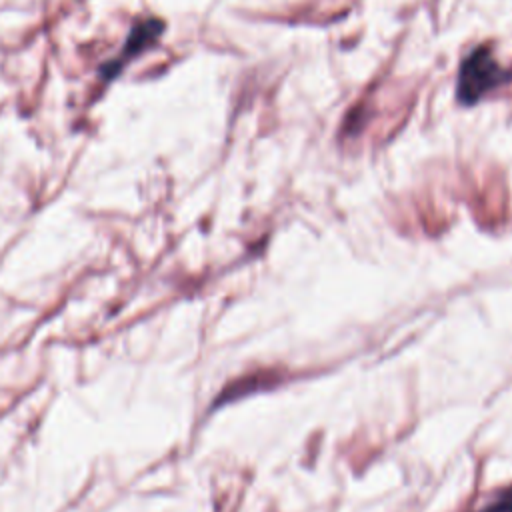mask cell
<instances>
[{
	"label": "cell",
	"mask_w": 512,
	"mask_h": 512,
	"mask_svg": "<svg viewBox=\"0 0 512 512\" xmlns=\"http://www.w3.org/2000/svg\"><path fill=\"white\" fill-rule=\"evenodd\" d=\"M508 74L498 68L492 50L488 46H478L472 50L458 72L456 96L460 104H476L484 94L506 82Z\"/></svg>",
	"instance_id": "6da1fadb"
},
{
	"label": "cell",
	"mask_w": 512,
	"mask_h": 512,
	"mask_svg": "<svg viewBox=\"0 0 512 512\" xmlns=\"http://www.w3.org/2000/svg\"><path fill=\"white\" fill-rule=\"evenodd\" d=\"M162 30H164V22L158 20V18H146V20L138 22V24L130 30V34H128V38H126V42H124L122 54H120L114 62H108V66L102 70L104 78H106V80L114 78V76L124 68V64H126L128 60H132L134 56H138V54H142L144 50H148V48L162 36Z\"/></svg>",
	"instance_id": "7a4b0ae2"
},
{
	"label": "cell",
	"mask_w": 512,
	"mask_h": 512,
	"mask_svg": "<svg viewBox=\"0 0 512 512\" xmlns=\"http://www.w3.org/2000/svg\"><path fill=\"white\" fill-rule=\"evenodd\" d=\"M478 512H512V488L500 492L488 506Z\"/></svg>",
	"instance_id": "3957f363"
},
{
	"label": "cell",
	"mask_w": 512,
	"mask_h": 512,
	"mask_svg": "<svg viewBox=\"0 0 512 512\" xmlns=\"http://www.w3.org/2000/svg\"><path fill=\"white\" fill-rule=\"evenodd\" d=\"M508 78H510V80H512V70H510V72H508Z\"/></svg>",
	"instance_id": "277c9868"
}]
</instances>
